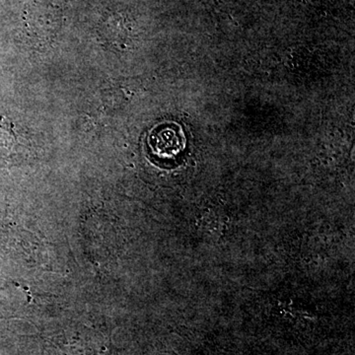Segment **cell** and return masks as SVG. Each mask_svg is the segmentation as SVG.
Masks as SVG:
<instances>
[{
  "label": "cell",
  "instance_id": "1",
  "mask_svg": "<svg viewBox=\"0 0 355 355\" xmlns=\"http://www.w3.org/2000/svg\"><path fill=\"white\" fill-rule=\"evenodd\" d=\"M149 146L154 155L162 159L173 158L184 149L183 132L177 127L161 128L149 137Z\"/></svg>",
  "mask_w": 355,
  "mask_h": 355
}]
</instances>
